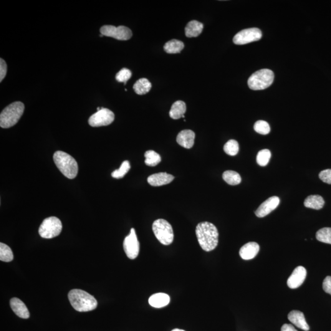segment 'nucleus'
<instances>
[{"mask_svg":"<svg viewBox=\"0 0 331 331\" xmlns=\"http://www.w3.org/2000/svg\"><path fill=\"white\" fill-rule=\"evenodd\" d=\"M307 276V270L303 266H298L289 278L287 281L288 287L291 289H296L305 281Z\"/></svg>","mask_w":331,"mask_h":331,"instance_id":"12","label":"nucleus"},{"mask_svg":"<svg viewBox=\"0 0 331 331\" xmlns=\"http://www.w3.org/2000/svg\"><path fill=\"white\" fill-rule=\"evenodd\" d=\"M288 318L290 322L294 324L295 327L305 331L310 330L309 325L307 324L304 317V313L299 310H293L288 315Z\"/></svg>","mask_w":331,"mask_h":331,"instance_id":"17","label":"nucleus"},{"mask_svg":"<svg viewBox=\"0 0 331 331\" xmlns=\"http://www.w3.org/2000/svg\"><path fill=\"white\" fill-rule=\"evenodd\" d=\"M223 179L229 185H237L241 183V176L237 172L234 171H226L223 174Z\"/></svg>","mask_w":331,"mask_h":331,"instance_id":"25","label":"nucleus"},{"mask_svg":"<svg viewBox=\"0 0 331 331\" xmlns=\"http://www.w3.org/2000/svg\"><path fill=\"white\" fill-rule=\"evenodd\" d=\"M174 179L171 174L166 173H159L152 174L148 177L147 182L153 186H160L170 184Z\"/></svg>","mask_w":331,"mask_h":331,"instance_id":"15","label":"nucleus"},{"mask_svg":"<svg viewBox=\"0 0 331 331\" xmlns=\"http://www.w3.org/2000/svg\"><path fill=\"white\" fill-rule=\"evenodd\" d=\"M319 178L323 183L331 185V169H325L319 174Z\"/></svg>","mask_w":331,"mask_h":331,"instance_id":"34","label":"nucleus"},{"mask_svg":"<svg viewBox=\"0 0 331 331\" xmlns=\"http://www.w3.org/2000/svg\"><path fill=\"white\" fill-rule=\"evenodd\" d=\"M130 168L131 165L130 162L127 160L124 161L122 163V165H121L120 168L112 172L111 175H112V178L115 179H122L128 173Z\"/></svg>","mask_w":331,"mask_h":331,"instance_id":"31","label":"nucleus"},{"mask_svg":"<svg viewBox=\"0 0 331 331\" xmlns=\"http://www.w3.org/2000/svg\"><path fill=\"white\" fill-rule=\"evenodd\" d=\"M323 290L328 294L331 295V277L327 276L323 283Z\"/></svg>","mask_w":331,"mask_h":331,"instance_id":"36","label":"nucleus"},{"mask_svg":"<svg viewBox=\"0 0 331 331\" xmlns=\"http://www.w3.org/2000/svg\"><path fill=\"white\" fill-rule=\"evenodd\" d=\"M271 157V152L268 149L260 150L257 154V163L261 166H266L269 163Z\"/></svg>","mask_w":331,"mask_h":331,"instance_id":"29","label":"nucleus"},{"mask_svg":"<svg viewBox=\"0 0 331 331\" xmlns=\"http://www.w3.org/2000/svg\"><path fill=\"white\" fill-rule=\"evenodd\" d=\"M281 331H297L295 329L293 325L290 324H285L282 326Z\"/></svg>","mask_w":331,"mask_h":331,"instance_id":"37","label":"nucleus"},{"mask_svg":"<svg viewBox=\"0 0 331 331\" xmlns=\"http://www.w3.org/2000/svg\"><path fill=\"white\" fill-rule=\"evenodd\" d=\"M196 234L199 244L204 251H212L218 246L219 231L214 224L201 222L196 226Z\"/></svg>","mask_w":331,"mask_h":331,"instance_id":"1","label":"nucleus"},{"mask_svg":"<svg viewBox=\"0 0 331 331\" xmlns=\"http://www.w3.org/2000/svg\"><path fill=\"white\" fill-rule=\"evenodd\" d=\"M195 140V133L190 130L181 131L177 136V143L183 147L189 149L193 147Z\"/></svg>","mask_w":331,"mask_h":331,"instance_id":"14","label":"nucleus"},{"mask_svg":"<svg viewBox=\"0 0 331 331\" xmlns=\"http://www.w3.org/2000/svg\"><path fill=\"white\" fill-rule=\"evenodd\" d=\"M280 199L277 196H272L265 201L255 211V214L259 218H262L269 215L279 206Z\"/></svg>","mask_w":331,"mask_h":331,"instance_id":"13","label":"nucleus"},{"mask_svg":"<svg viewBox=\"0 0 331 331\" xmlns=\"http://www.w3.org/2000/svg\"><path fill=\"white\" fill-rule=\"evenodd\" d=\"M223 150L228 155H236L239 150V143L236 140H229L224 145Z\"/></svg>","mask_w":331,"mask_h":331,"instance_id":"30","label":"nucleus"},{"mask_svg":"<svg viewBox=\"0 0 331 331\" xmlns=\"http://www.w3.org/2000/svg\"><path fill=\"white\" fill-rule=\"evenodd\" d=\"M100 32L103 36L113 37L121 41H126L133 36L131 30L125 26L116 27L113 25H104L101 28Z\"/></svg>","mask_w":331,"mask_h":331,"instance_id":"8","label":"nucleus"},{"mask_svg":"<svg viewBox=\"0 0 331 331\" xmlns=\"http://www.w3.org/2000/svg\"><path fill=\"white\" fill-rule=\"evenodd\" d=\"M145 163L148 166H155L161 162V158L160 155L154 150H148L145 153Z\"/></svg>","mask_w":331,"mask_h":331,"instance_id":"26","label":"nucleus"},{"mask_svg":"<svg viewBox=\"0 0 331 331\" xmlns=\"http://www.w3.org/2000/svg\"><path fill=\"white\" fill-rule=\"evenodd\" d=\"M186 104L183 102V101H177L172 106L171 110L169 111V116L174 120L184 118V114L186 112Z\"/></svg>","mask_w":331,"mask_h":331,"instance_id":"20","label":"nucleus"},{"mask_svg":"<svg viewBox=\"0 0 331 331\" xmlns=\"http://www.w3.org/2000/svg\"><path fill=\"white\" fill-rule=\"evenodd\" d=\"M114 113L108 109L102 108V110L91 115L88 123L92 127H100L111 124L114 120Z\"/></svg>","mask_w":331,"mask_h":331,"instance_id":"9","label":"nucleus"},{"mask_svg":"<svg viewBox=\"0 0 331 331\" xmlns=\"http://www.w3.org/2000/svg\"><path fill=\"white\" fill-rule=\"evenodd\" d=\"M7 67L6 62L2 59H0V82L4 79L7 74Z\"/></svg>","mask_w":331,"mask_h":331,"instance_id":"35","label":"nucleus"},{"mask_svg":"<svg viewBox=\"0 0 331 331\" xmlns=\"http://www.w3.org/2000/svg\"><path fill=\"white\" fill-rule=\"evenodd\" d=\"M151 88L150 81L146 78L139 79L133 86V89L139 95H143L149 92Z\"/></svg>","mask_w":331,"mask_h":331,"instance_id":"23","label":"nucleus"},{"mask_svg":"<svg viewBox=\"0 0 331 331\" xmlns=\"http://www.w3.org/2000/svg\"><path fill=\"white\" fill-rule=\"evenodd\" d=\"M262 32L261 30L257 28H251V29H245L237 33L233 38L235 44L244 45L249 43L257 41L261 39Z\"/></svg>","mask_w":331,"mask_h":331,"instance_id":"10","label":"nucleus"},{"mask_svg":"<svg viewBox=\"0 0 331 331\" xmlns=\"http://www.w3.org/2000/svg\"><path fill=\"white\" fill-rule=\"evenodd\" d=\"M25 106L20 102L12 103L2 110L0 114V126L9 128L17 124L24 113Z\"/></svg>","mask_w":331,"mask_h":331,"instance_id":"4","label":"nucleus"},{"mask_svg":"<svg viewBox=\"0 0 331 331\" xmlns=\"http://www.w3.org/2000/svg\"><path fill=\"white\" fill-rule=\"evenodd\" d=\"M123 249L128 258L134 259L138 257L140 253V244L135 229H131L130 234L125 237L123 241Z\"/></svg>","mask_w":331,"mask_h":331,"instance_id":"11","label":"nucleus"},{"mask_svg":"<svg viewBox=\"0 0 331 331\" xmlns=\"http://www.w3.org/2000/svg\"><path fill=\"white\" fill-rule=\"evenodd\" d=\"M10 305L12 310L19 317L23 319H28L30 317V312L26 305L18 298H12L10 300Z\"/></svg>","mask_w":331,"mask_h":331,"instance_id":"18","label":"nucleus"},{"mask_svg":"<svg viewBox=\"0 0 331 331\" xmlns=\"http://www.w3.org/2000/svg\"><path fill=\"white\" fill-rule=\"evenodd\" d=\"M254 130L260 135H268L270 131L269 123L264 120L257 121L254 125Z\"/></svg>","mask_w":331,"mask_h":331,"instance_id":"32","label":"nucleus"},{"mask_svg":"<svg viewBox=\"0 0 331 331\" xmlns=\"http://www.w3.org/2000/svg\"><path fill=\"white\" fill-rule=\"evenodd\" d=\"M184 331V330H179V329H175V330H173V331Z\"/></svg>","mask_w":331,"mask_h":331,"instance_id":"38","label":"nucleus"},{"mask_svg":"<svg viewBox=\"0 0 331 331\" xmlns=\"http://www.w3.org/2000/svg\"><path fill=\"white\" fill-rule=\"evenodd\" d=\"M304 204L307 208L320 210L324 207L325 200L320 195H311L305 199Z\"/></svg>","mask_w":331,"mask_h":331,"instance_id":"22","label":"nucleus"},{"mask_svg":"<svg viewBox=\"0 0 331 331\" xmlns=\"http://www.w3.org/2000/svg\"><path fill=\"white\" fill-rule=\"evenodd\" d=\"M204 25L202 23L196 21H192L188 22L185 27V35L188 37H198L203 32Z\"/></svg>","mask_w":331,"mask_h":331,"instance_id":"21","label":"nucleus"},{"mask_svg":"<svg viewBox=\"0 0 331 331\" xmlns=\"http://www.w3.org/2000/svg\"><path fill=\"white\" fill-rule=\"evenodd\" d=\"M132 73L127 68H123L116 74L115 79L118 82H123L126 84L128 80L131 77Z\"/></svg>","mask_w":331,"mask_h":331,"instance_id":"33","label":"nucleus"},{"mask_svg":"<svg viewBox=\"0 0 331 331\" xmlns=\"http://www.w3.org/2000/svg\"><path fill=\"white\" fill-rule=\"evenodd\" d=\"M259 249V246L257 242H249L241 247L240 249L239 255L243 259H252L258 254Z\"/></svg>","mask_w":331,"mask_h":331,"instance_id":"16","label":"nucleus"},{"mask_svg":"<svg viewBox=\"0 0 331 331\" xmlns=\"http://www.w3.org/2000/svg\"><path fill=\"white\" fill-rule=\"evenodd\" d=\"M13 259V253L11 248L6 244H0V260L1 261L10 262Z\"/></svg>","mask_w":331,"mask_h":331,"instance_id":"27","label":"nucleus"},{"mask_svg":"<svg viewBox=\"0 0 331 331\" xmlns=\"http://www.w3.org/2000/svg\"><path fill=\"white\" fill-rule=\"evenodd\" d=\"M68 299L73 307L77 312H89L97 307L98 302L94 296L82 290L70 291Z\"/></svg>","mask_w":331,"mask_h":331,"instance_id":"2","label":"nucleus"},{"mask_svg":"<svg viewBox=\"0 0 331 331\" xmlns=\"http://www.w3.org/2000/svg\"><path fill=\"white\" fill-rule=\"evenodd\" d=\"M274 79L272 71L263 69L257 71L249 77L248 85L253 90H262L270 87Z\"/></svg>","mask_w":331,"mask_h":331,"instance_id":"5","label":"nucleus"},{"mask_svg":"<svg viewBox=\"0 0 331 331\" xmlns=\"http://www.w3.org/2000/svg\"><path fill=\"white\" fill-rule=\"evenodd\" d=\"M62 231V223L55 217L45 219L40 226L39 234L42 238L52 239L59 236Z\"/></svg>","mask_w":331,"mask_h":331,"instance_id":"7","label":"nucleus"},{"mask_svg":"<svg viewBox=\"0 0 331 331\" xmlns=\"http://www.w3.org/2000/svg\"><path fill=\"white\" fill-rule=\"evenodd\" d=\"M152 230L156 239L161 244L165 246L173 243L174 232L173 227L168 221L164 219H158L153 222Z\"/></svg>","mask_w":331,"mask_h":331,"instance_id":"6","label":"nucleus"},{"mask_svg":"<svg viewBox=\"0 0 331 331\" xmlns=\"http://www.w3.org/2000/svg\"><path fill=\"white\" fill-rule=\"evenodd\" d=\"M170 302V297L163 293H158L151 295L148 299L149 304L155 308H162L166 306Z\"/></svg>","mask_w":331,"mask_h":331,"instance_id":"19","label":"nucleus"},{"mask_svg":"<svg viewBox=\"0 0 331 331\" xmlns=\"http://www.w3.org/2000/svg\"><path fill=\"white\" fill-rule=\"evenodd\" d=\"M184 42L178 39L171 40L167 42L164 46V49L168 54H178L184 49Z\"/></svg>","mask_w":331,"mask_h":331,"instance_id":"24","label":"nucleus"},{"mask_svg":"<svg viewBox=\"0 0 331 331\" xmlns=\"http://www.w3.org/2000/svg\"><path fill=\"white\" fill-rule=\"evenodd\" d=\"M316 238L323 243L331 244V228H324L318 230Z\"/></svg>","mask_w":331,"mask_h":331,"instance_id":"28","label":"nucleus"},{"mask_svg":"<svg viewBox=\"0 0 331 331\" xmlns=\"http://www.w3.org/2000/svg\"><path fill=\"white\" fill-rule=\"evenodd\" d=\"M54 161L60 171L67 178L73 179L77 176L78 165L77 161L73 156L62 151H57L54 153Z\"/></svg>","mask_w":331,"mask_h":331,"instance_id":"3","label":"nucleus"}]
</instances>
